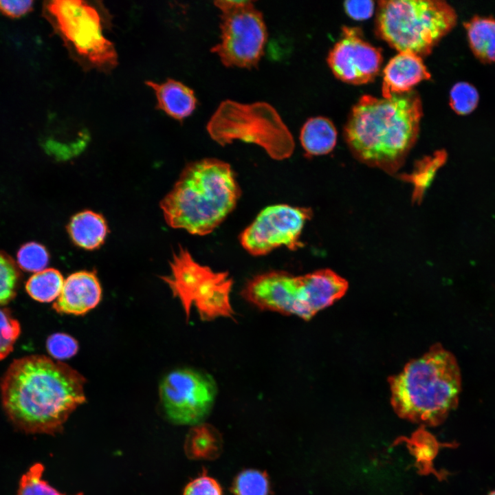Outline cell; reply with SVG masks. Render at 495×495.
<instances>
[{"label":"cell","instance_id":"obj_1","mask_svg":"<svg viewBox=\"0 0 495 495\" xmlns=\"http://www.w3.org/2000/svg\"><path fill=\"white\" fill-rule=\"evenodd\" d=\"M85 383L78 371L59 361L41 355L19 358L2 377L3 407L17 428L54 434L86 402Z\"/></svg>","mask_w":495,"mask_h":495},{"label":"cell","instance_id":"obj_2","mask_svg":"<svg viewBox=\"0 0 495 495\" xmlns=\"http://www.w3.org/2000/svg\"><path fill=\"white\" fill-rule=\"evenodd\" d=\"M422 116L412 91L382 98L364 95L352 108L344 138L359 161L393 173L415 144Z\"/></svg>","mask_w":495,"mask_h":495},{"label":"cell","instance_id":"obj_3","mask_svg":"<svg viewBox=\"0 0 495 495\" xmlns=\"http://www.w3.org/2000/svg\"><path fill=\"white\" fill-rule=\"evenodd\" d=\"M240 194L230 165L206 158L184 168L160 207L170 227L203 236L225 220L235 208Z\"/></svg>","mask_w":495,"mask_h":495},{"label":"cell","instance_id":"obj_4","mask_svg":"<svg viewBox=\"0 0 495 495\" xmlns=\"http://www.w3.org/2000/svg\"><path fill=\"white\" fill-rule=\"evenodd\" d=\"M391 404L407 419L436 425L456 408L461 378L455 357L440 344L388 380Z\"/></svg>","mask_w":495,"mask_h":495},{"label":"cell","instance_id":"obj_5","mask_svg":"<svg viewBox=\"0 0 495 495\" xmlns=\"http://www.w3.org/2000/svg\"><path fill=\"white\" fill-rule=\"evenodd\" d=\"M347 289V281L329 269L302 276L271 271L249 280L242 296L261 310L309 320L342 298Z\"/></svg>","mask_w":495,"mask_h":495},{"label":"cell","instance_id":"obj_6","mask_svg":"<svg viewBox=\"0 0 495 495\" xmlns=\"http://www.w3.org/2000/svg\"><path fill=\"white\" fill-rule=\"evenodd\" d=\"M378 35L399 52L426 56L454 27L456 14L444 1L383 0L378 2Z\"/></svg>","mask_w":495,"mask_h":495},{"label":"cell","instance_id":"obj_7","mask_svg":"<svg viewBox=\"0 0 495 495\" xmlns=\"http://www.w3.org/2000/svg\"><path fill=\"white\" fill-rule=\"evenodd\" d=\"M210 138L221 146L234 140L256 144L274 160L289 157L295 142L280 114L265 102L222 101L206 124Z\"/></svg>","mask_w":495,"mask_h":495},{"label":"cell","instance_id":"obj_8","mask_svg":"<svg viewBox=\"0 0 495 495\" xmlns=\"http://www.w3.org/2000/svg\"><path fill=\"white\" fill-rule=\"evenodd\" d=\"M170 267V274L161 278L181 302L187 320L192 307L204 321L234 318L230 302L233 280L228 272L201 265L183 247L173 254Z\"/></svg>","mask_w":495,"mask_h":495},{"label":"cell","instance_id":"obj_9","mask_svg":"<svg viewBox=\"0 0 495 495\" xmlns=\"http://www.w3.org/2000/svg\"><path fill=\"white\" fill-rule=\"evenodd\" d=\"M214 4L221 11V36L210 51L226 67H256L267 39L262 12L250 0H219Z\"/></svg>","mask_w":495,"mask_h":495},{"label":"cell","instance_id":"obj_10","mask_svg":"<svg viewBox=\"0 0 495 495\" xmlns=\"http://www.w3.org/2000/svg\"><path fill=\"white\" fill-rule=\"evenodd\" d=\"M46 7L60 35L80 60L102 70L116 65V48L104 36L101 16L94 6L84 1L55 0Z\"/></svg>","mask_w":495,"mask_h":495},{"label":"cell","instance_id":"obj_11","mask_svg":"<svg viewBox=\"0 0 495 495\" xmlns=\"http://www.w3.org/2000/svg\"><path fill=\"white\" fill-rule=\"evenodd\" d=\"M217 393L214 380L190 368L168 373L161 381L159 393L168 418L181 425H197L208 416Z\"/></svg>","mask_w":495,"mask_h":495},{"label":"cell","instance_id":"obj_12","mask_svg":"<svg viewBox=\"0 0 495 495\" xmlns=\"http://www.w3.org/2000/svg\"><path fill=\"white\" fill-rule=\"evenodd\" d=\"M312 216L310 208L287 204L270 206L262 210L241 234L242 247L254 256L265 255L280 246L296 250L303 227Z\"/></svg>","mask_w":495,"mask_h":495},{"label":"cell","instance_id":"obj_13","mask_svg":"<svg viewBox=\"0 0 495 495\" xmlns=\"http://www.w3.org/2000/svg\"><path fill=\"white\" fill-rule=\"evenodd\" d=\"M381 50L362 37L358 28L344 27L339 41L330 50L327 63L342 82L363 85L373 81L382 64Z\"/></svg>","mask_w":495,"mask_h":495},{"label":"cell","instance_id":"obj_14","mask_svg":"<svg viewBox=\"0 0 495 495\" xmlns=\"http://www.w3.org/2000/svg\"><path fill=\"white\" fill-rule=\"evenodd\" d=\"M102 299V288L94 272L79 271L64 281L60 294L53 304L58 314L82 316L94 309Z\"/></svg>","mask_w":495,"mask_h":495},{"label":"cell","instance_id":"obj_15","mask_svg":"<svg viewBox=\"0 0 495 495\" xmlns=\"http://www.w3.org/2000/svg\"><path fill=\"white\" fill-rule=\"evenodd\" d=\"M430 78V74L421 56L410 52H399L384 69L382 97L409 92L415 85Z\"/></svg>","mask_w":495,"mask_h":495},{"label":"cell","instance_id":"obj_16","mask_svg":"<svg viewBox=\"0 0 495 495\" xmlns=\"http://www.w3.org/2000/svg\"><path fill=\"white\" fill-rule=\"evenodd\" d=\"M146 84L155 93L157 108L170 117L182 120L195 111L197 105L195 93L184 83L169 78L161 83L148 80Z\"/></svg>","mask_w":495,"mask_h":495},{"label":"cell","instance_id":"obj_17","mask_svg":"<svg viewBox=\"0 0 495 495\" xmlns=\"http://www.w3.org/2000/svg\"><path fill=\"white\" fill-rule=\"evenodd\" d=\"M68 233L78 247L94 250L103 244L108 227L104 218L98 213L84 210L74 215L68 226Z\"/></svg>","mask_w":495,"mask_h":495},{"label":"cell","instance_id":"obj_18","mask_svg":"<svg viewBox=\"0 0 495 495\" xmlns=\"http://www.w3.org/2000/svg\"><path fill=\"white\" fill-rule=\"evenodd\" d=\"M300 140L308 155H325L336 144L337 131L328 118L322 116L311 118L301 129Z\"/></svg>","mask_w":495,"mask_h":495},{"label":"cell","instance_id":"obj_19","mask_svg":"<svg viewBox=\"0 0 495 495\" xmlns=\"http://www.w3.org/2000/svg\"><path fill=\"white\" fill-rule=\"evenodd\" d=\"M188 458L196 460H214L223 450V439L219 431L207 424L195 425L188 432L184 444Z\"/></svg>","mask_w":495,"mask_h":495},{"label":"cell","instance_id":"obj_20","mask_svg":"<svg viewBox=\"0 0 495 495\" xmlns=\"http://www.w3.org/2000/svg\"><path fill=\"white\" fill-rule=\"evenodd\" d=\"M465 28L474 54L484 63L495 62V19L474 16Z\"/></svg>","mask_w":495,"mask_h":495},{"label":"cell","instance_id":"obj_21","mask_svg":"<svg viewBox=\"0 0 495 495\" xmlns=\"http://www.w3.org/2000/svg\"><path fill=\"white\" fill-rule=\"evenodd\" d=\"M64 281L58 270L45 269L32 276L26 283L25 288L33 299L41 302H50L59 296Z\"/></svg>","mask_w":495,"mask_h":495},{"label":"cell","instance_id":"obj_22","mask_svg":"<svg viewBox=\"0 0 495 495\" xmlns=\"http://www.w3.org/2000/svg\"><path fill=\"white\" fill-rule=\"evenodd\" d=\"M446 159V152L438 151L432 155L418 161L412 173L402 177L404 180L413 185L412 198L414 201H419L421 199L424 192L431 182L435 172L443 164Z\"/></svg>","mask_w":495,"mask_h":495},{"label":"cell","instance_id":"obj_23","mask_svg":"<svg viewBox=\"0 0 495 495\" xmlns=\"http://www.w3.org/2000/svg\"><path fill=\"white\" fill-rule=\"evenodd\" d=\"M230 490L234 495H272L268 474L255 469L240 472L232 481Z\"/></svg>","mask_w":495,"mask_h":495},{"label":"cell","instance_id":"obj_24","mask_svg":"<svg viewBox=\"0 0 495 495\" xmlns=\"http://www.w3.org/2000/svg\"><path fill=\"white\" fill-rule=\"evenodd\" d=\"M44 467L34 464L21 478L17 495H65L42 478ZM76 495H82V493Z\"/></svg>","mask_w":495,"mask_h":495},{"label":"cell","instance_id":"obj_25","mask_svg":"<svg viewBox=\"0 0 495 495\" xmlns=\"http://www.w3.org/2000/svg\"><path fill=\"white\" fill-rule=\"evenodd\" d=\"M479 96L476 89L466 82L456 83L450 93V104L457 114L467 115L475 109Z\"/></svg>","mask_w":495,"mask_h":495},{"label":"cell","instance_id":"obj_26","mask_svg":"<svg viewBox=\"0 0 495 495\" xmlns=\"http://www.w3.org/2000/svg\"><path fill=\"white\" fill-rule=\"evenodd\" d=\"M19 280V272L14 261L6 254L0 252V305L14 297Z\"/></svg>","mask_w":495,"mask_h":495},{"label":"cell","instance_id":"obj_27","mask_svg":"<svg viewBox=\"0 0 495 495\" xmlns=\"http://www.w3.org/2000/svg\"><path fill=\"white\" fill-rule=\"evenodd\" d=\"M49 258L45 248L36 242L25 243L17 253L19 267L28 272H38L43 270L48 264Z\"/></svg>","mask_w":495,"mask_h":495},{"label":"cell","instance_id":"obj_28","mask_svg":"<svg viewBox=\"0 0 495 495\" xmlns=\"http://www.w3.org/2000/svg\"><path fill=\"white\" fill-rule=\"evenodd\" d=\"M20 331L19 323L10 311L0 309V360L12 351Z\"/></svg>","mask_w":495,"mask_h":495},{"label":"cell","instance_id":"obj_29","mask_svg":"<svg viewBox=\"0 0 495 495\" xmlns=\"http://www.w3.org/2000/svg\"><path fill=\"white\" fill-rule=\"evenodd\" d=\"M46 346L51 356L58 360L74 357L79 349L78 341L64 333H56L49 336Z\"/></svg>","mask_w":495,"mask_h":495},{"label":"cell","instance_id":"obj_30","mask_svg":"<svg viewBox=\"0 0 495 495\" xmlns=\"http://www.w3.org/2000/svg\"><path fill=\"white\" fill-rule=\"evenodd\" d=\"M182 495H223V494L219 483L208 475L204 469L198 476L186 485Z\"/></svg>","mask_w":495,"mask_h":495},{"label":"cell","instance_id":"obj_31","mask_svg":"<svg viewBox=\"0 0 495 495\" xmlns=\"http://www.w3.org/2000/svg\"><path fill=\"white\" fill-rule=\"evenodd\" d=\"M346 14L358 21L370 18L375 9V3L371 0H349L344 3Z\"/></svg>","mask_w":495,"mask_h":495},{"label":"cell","instance_id":"obj_32","mask_svg":"<svg viewBox=\"0 0 495 495\" xmlns=\"http://www.w3.org/2000/svg\"><path fill=\"white\" fill-rule=\"evenodd\" d=\"M30 0H0V11L11 17H19L32 10Z\"/></svg>","mask_w":495,"mask_h":495},{"label":"cell","instance_id":"obj_33","mask_svg":"<svg viewBox=\"0 0 495 495\" xmlns=\"http://www.w3.org/2000/svg\"><path fill=\"white\" fill-rule=\"evenodd\" d=\"M420 440L416 444L415 453L419 459L429 461L436 455L438 445L433 438L428 436Z\"/></svg>","mask_w":495,"mask_h":495},{"label":"cell","instance_id":"obj_34","mask_svg":"<svg viewBox=\"0 0 495 495\" xmlns=\"http://www.w3.org/2000/svg\"><path fill=\"white\" fill-rule=\"evenodd\" d=\"M488 495H495V490L490 492Z\"/></svg>","mask_w":495,"mask_h":495}]
</instances>
